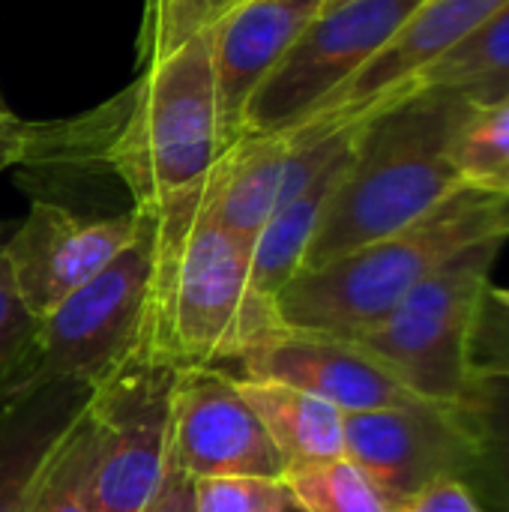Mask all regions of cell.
Instances as JSON below:
<instances>
[{
  "mask_svg": "<svg viewBox=\"0 0 509 512\" xmlns=\"http://www.w3.org/2000/svg\"><path fill=\"white\" fill-rule=\"evenodd\" d=\"M141 210L153 216V264L132 357L222 369L285 330L276 303L252 288V240L210 213V174Z\"/></svg>",
  "mask_w": 509,
  "mask_h": 512,
  "instance_id": "cell-1",
  "label": "cell"
},
{
  "mask_svg": "<svg viewBox=\"0 0 509 512\" xmlns=\"http://www.w3.org/2000/svg\"><path fill=\"white\" fill-rule=\"evenodd\" d=\"M471 108L456 90L411 87L369 114L303 270L393 237L456 195L465 183L450 144Z\"/></svg>",
  "mask_w": 509,
  "mask_h": 512,
  "instance_id": "cell-2",
  "label": "cell"
},
{
  "mask_svg": "<svg viewBox=\"0 0 509 512\" xmlns=\"http://www.w3.org/2000/svg\"><path fill=\"white\" fill-rule=\"evenodd\" d=\"M495 237L509 240V195L462 186L411 228L300 270L273 300L279 324L351 342L381 324L453 255Z\"/></svg>",
  "mask_w": 509,
  "mask_h": 512,
  "instance_id": "cell-3",
  "label": "cell"
},
{
  "mask_svg": "<svg viewBox=\"0 0 509 512\" xmlns=\"http://www.w3.org/2000/svg\"><path fill=\"white\" fill-rule=\"evenodd\" d=\"M126 105L102 156L129 186L132 207H153L198 186L228 147L216 102L213 27L147 63Z\"/></svg>",
  "mask_w": 509,
  "mask_h": 512,
  "instance_id": "cell-4",
  "label": "cell"
},
{
  "mask_svg": "<svg viewBox=\"0 0 509 512\" xmlns=\"http://www.w3.org/2000/svg\"><path fill=\"white\" fill-rule=\"evenodd\" d=\"M507 240H483L429 273L381 324L351 339L399 384L429 402H453L468 381L477 306Z\"/></svg>",
  "mask_w": 509,
  "mask_h": 512,
  "instance_id": "cell-5",
  "label": "cell"
},
{
  "mask_svg": "<svg viewBox=\"0 0 509 512\" xmlns=\"http://www.w3.org/2000/svg\"><path fill=\"white\" fill-rule=\"evenodd\" d=\"M150 264L153 216L141 210L138 237L96 279L39 321L33 366L9 399L57 381H75L93 390L111 378L135 351Z\"/></svg>",
  "mask_w": 509,
  "mask_h": 512,
  "instance_id": "cell-6",
  "label": "cell"
},
{
  "mask_svg": "<svg viewBox=\"0 0 509 512\" xmlns=\"http://www.w3.org/2000/svg\"><path fill=\"white\" fill-rule=\"evenodd\" d=\"M426 0H342L324 6L279 66L252 93L240 135L297 129L330 93L354 78Z\"/></svg>",
  "mask_w": 509,
  "mask_h": 512,
  "instance_id": "cell-7",
  "label": "cell"
},
{
  "mask_svg": "<svg viewBox=\"0 0 509 512\" xmlns=\"http://www.w3.org/2000/svg\"><path fill=\"white\" fill-rule=\"evenodd\" d=\"M177 369L129 357L96 384L87 414L96 432V512H144L168 459V414Z\"/></svg>",
  "mask_w": 509,
  "mask_h": 512,
  "instance_id": "cell-8",
  "label": "cell"
},
{
  "mask_svg": "<svg viewBox=\"0 0 509 512\" xmlns=\"http://www.w3.org/2000/svg\"><path fill=\"white\" fill-rule=\"evenodd\" d=\"M168 450L192 480L258 477L282 483L288 468L267 429L219 366L177 369L168 414Z\"/></svg>",
  "mask_w": 509,
  "mask_h": 512,
  "instance_id": "cell-9",
  "label": "cell"
},
{
  "mask_svg": "<svg viewBox=\"0 0 509 512\" xmlns=\"http://www.w3.org/2000/svg\"><path fill=\"white\" fill-rule=\"evenodd\" d=\"M141 231V210L87 219L54 201H33L6 234V261L21 303L36 321L96 279Z\"/></svg>",
  "mask_w": 509,
  "mask_h": 512,
  "instance_id": "cell-10",
  "label": "cell"
},
{
  "mask_svg": "<svg viewBox=\"0 0 509 512\" xmlns=\"http://www.w3.org/2000/svg\"><path fill=\"white\" fill-rule=\"evenodd\" d=\"M345 456L402 510L429 483L462 480L468 444L450 402L411 399L345 414Z\"/></svg>",
  "mask_w": 509,
  "mask_h": 512,
  "instance_id": "cell-11",
  "label": "cell"
},
{
  "mask_svg": "<svg viewBox=\"0 0 509 512\" xmlns=\"http://www.w3.org/2000/svg\"><path fill=\"white\" fill-rule=\"evenodd\" d=\"M507 3L509 0H426L405 21V27L354 78L330 93L300 126L333 132L351 123H363L381 105L411 90L435 60L480 30Z\"/></svg>",
  "mask_w": 509,
  "mask_h": 512,
  "instance_id": "cell-12",
  "label": "cell"
},
{
  "mask_svg": "<svg viewBox=\"0 0 509 512\" xmlns=\"http://www.w3.org/2000/svg\"><path fill=\"white\" fill-rule=\"evenodd\" d=\"M234 366V378L282 384L318 396L342 414H363L420 399L357 345L318 333L279 330L246 348Z\"/></svg>",
  "mask_w": 509,
  "mask_h": 512,
  "instance_id": "cell-13",
  "label": "cell"
},
{
  "mask_svg": "<svg viewBox=\"0 0 509 512\" xmlns=\"http://www.w3.org/2000/svg\"><path fill=\"white\" fill-rule=\"evenodd\" d=\"M324 3L327 0H240L213 24V72L225 144L240 138L252 93L318 18Z\"/></svg>",
  "mask_w": 509,
  "mask_h": 512,
  "instance_id": "cell-14",
  "label": "cell"
},
{
  "mask_svg": "<svg viewBox=\"0 0 509 512\" xmlns=\"http://www.w3.org/2000/svg\"><path fill=\"white\" fill-rule=\"evenodd\" d=\"M87 399L90 387L57 381L0 402V512L30 510L54 447L81 417Z\"/></svg>",
  "mask_w": 509,
  "mask_h": 512,
  "instance_id": "cell-15",
  "label": "cell"
},
{
  "mask_svg": "<svg viewBox=\"0 0 509 512\" xmlns=\"http://www.w3.org/2000/svg\"><path fill=\"white\" fill-rule=\"evenodd\" d=\"M288 135H240L210 171V213L243 240L258 237L285 204Z\"/></svg>",
  "mask_w": 509,
  "mask_h": 512,
  "instance_id": "cell-16",
  "label": "cell"
},
{
  "mask_svg": "<svg viewBox=\"0 0 509 512\" xmlns=\"http://www.w3.org/2000/svg\"><path fill=\"white\" fill-rule=\"evenodd\" d=\"M450 408L468 444L459 483L480 512H509V378L471 375Z\"/></svg>",
  "mask_w": 509,
  "mask_h": 512,
  "instance_id": "cell-17",
  "label": "cell"
},
{
  "mask_svg": "<svg viewBox=\"0 0 509 512\" xmlns=\"http://www.w3.org/2000/svg\"><path fill=\"white\" fill-rule=\"evenodd\" d=\"M354 144H357V138L297 198H291L285 207H279L267 219V225L258 231V237L252 243V288L261 297L276 300V294L303 270L306 252H309L315 231L327 213V204L348 171Z\"/></svg>",
  "mask_w": 509,
  "mask_h": 512,
  "instance_id": "cell-18",
  "label": "cell"
},
{
  "mask_svg": "<svg viewBox=\"0 0 509 512\" xmlns=\"http://www.w3.org/2000/svg\"><path fill=\"white\" fill-rule=\"evenodd\" d=\"M288 471L345 456V414L309 393L234 378Z\"/></svg>",
  "mask_w": 509,
  "mask_h": 512,
  "instance_id": "cell-19",
  "label": "cell"
},
{
  "mask_svg": "<svg viewBox=\"0 0 509 512\" xmlns=\"http://www.w3.org/2000/svg\"><path fill=\"white\" fill-rule=\"evenodd\" d=\"M414 87L456 90L471 105H489L509 96V3L435 60Z\"/></svg>",
  "mask_w": 509,
  "mask_h": 512,
  "instance_id": "cell-20",
  "label": "cell"
},
{
  "mask_svg": "<svg viewBox=\"0 0 509 512\" xmlns=\"http://www.w3.org/2000/svg\"><path fill=\"white\" fill-rule=\"evenodd\" d=\"M282 483L300 512H399L372 483V477L348 456L294 468Z\"/></svg>",
  "mask_w": 509,
  "mask_h": 512,
  "instance_id": "cell-21",
  "label": "cell"
},
{
  "mask_svg": "<svg viewBox=\"0 0 509 512\" xmlns=\"http://www.w3.org/2000/svg\"><path fill=\"white\" fill-rule=\"evenodd\" d=\"M450 159L465 186L509 195V96L468 111L453 135Z\"/></svg>",
  "mask_w": 509,
  "mask_h": 512,
  "instance_id": "cell-22",
  "label": "cell"
},
{
  "mask_svg": "<svg viewBox=\"0 0 509 512\" xmlns=\"http://www.w3.org/2000/svg\"><path fill=\"white\" fill-rule=\"evenodd\" d=\"M96 432L87 408L54 447L27 512H96Z\"/></svg>",
  "mask_w": 509,
  "mask_h": 512,
  "instance_id": "cell-23",
  "label": "cell"
},
{
  "mask_svg": "<svg viewBox=\"0 0 509 512\" xmlns=\"http://www.w3.org/2000/svg\"><path fill=\"white\" fill-rule=\"evenodd\" d=\"M6 234L9 231L0 225V402H6L27 378L39 339V321L21 303L9 273V261L3 252Z\"/></svg>",
  "mask_w": 509,
  "mask_h": 512,
  "instance_id": "cell-24",
  "label": "cell"
},
{
  "mask_svg": "<svg viewBox=\"0 0 509 512\" xmlns=\"http://www.w3.org/2000/svg\"><path fill=\"white\" fill-rule=\"evenodd\" d=\"M288 489L258 477L195 480V512H285Z\"/></svg>",
  "mask_w": 509,
  "mask_h": 512,
  "instance_id": "cell-25",
  "label": "cell"
},
{
  "mask_svg": "<svg viewBox=\"0 0 509 512\" xmlns=\"http://www.w3.org/2000/svg\"><path fill=\"white\" fill-rule=\"evenodd\" d=\"M471 375L509 378V309L492 297L489 288L477 306L468 339V378Z\"/></svg>",
  "mask_w": 509,
  "mask_h": 512,
  "instance_id": "cell-26",
  "label": "cell"
},
{
  "mask_svg": "<svg viewBox=\"0 0 509 512\" xmlns=\"http://www.w3.org/2000/svg\"><path fill=\"white\" fill-rule=\"evenodd\" d=\"M240 0H174L162 18V27L156 33V42L147 54V63H153L156 57L168 54L171 48H177L180 42H186L189 36L210 30L228 9H234ZM144 63V66H147ZM141 66V69H144Z\"/></svg>",
  "mask_w": 509,
  "mask_h": 512,
  "instance_id": "cell-27",
  "label": "cell"
},
{
  "mask_svg": "<svg viewBox=\"0 0 509 512\" xmlns=\"http://www.w3.org/2000/svg\"><path fill=\"white\" fill-rule=\"evenodd\" d=\"M144 512H195V480L180 468L171 450L165 459L159 489L153 492Z\"/></svg>",
  "mask_w": 509,
  "mask_h": 512,
  "instance_id": "cell-28",
  "label": "cell"
},
{
  "mask_svg": "<svg viewBox=\"0 0 509 512\" xmlns=\"http://www.w3.org/2000/svg\"><path fill=\"white\" fill-rule=\"evenodd\" d=\"M399 512H480V507L456 477H447L420 489Z\"/></svg>",
  "mask_w": 509,
  "mask_h": 512,
  "instance_id": "cell-29",
  "label": "cell"
},
{
  "mask_svg": "<svg viewBox=\"0 0 509 512\" xmlns=\"http://www.w3.org/2000/svg\"><path fill=\"white\" fill-rule=\"evenodd\" d=\"M39 144L42 138H33V129L21 123L0 96V165L27 162L30 156L39 153Z\"/></svg>",
  "mask_w": 509,
  "mask_h": 512,
  "instance_id": "cell-30",
  "label": "cell"
},
{
  "mask_svg": "<svg viewBox=\"0 0 509 512\" xmlns=\"http://www.w3.org/2000/svg\"><path fill=\"white\" fill-rule=\"evenodd\" d=\"M174 0H144V15H141V33H138V63H147V54L156 42V33L162 27V18Z\"/></svg>",
  "mask_w": 509,
  "mask_h": 512,
  "instance_id": "cell-31",
  "label": "cell"
},
{
  "mask_svg": "<svg viewBox=\"0 0 509 512\" xmlns=\"http://www.w3.org/2000/svg\"><path fill=\"white\" fill-rule=\"evenodd\" d=\"M489 291H492V297H495L498 303H504L509 309V288H495V285H489Z\"/></svg>",
  "mask_w": 509,
  "mask_h": 512,
  "instance_id": "cell-32",
  "label": "cell"
},
{
  "mask_svg": "<svg viewBox=\"0 0 509 512\" xmlns=\"http://www.w3.org/2000/svg\"><path fill=\"white\" fill-rule=\"evenodd\" d=\"M285 512H300L294 504H291V498H288V507H285Z\"/></svg>",
  "mask_w": 509,
  "mask_h": 512,
  "instance_id": "cell-33",
  "label": "cell"
},
{
  "mask_svg": "<svg viewBox=\"0 0 509 512\" xmlns=\"http://www.w3.org/2000/svg\"><path fill=\"white\" fill-rule=\"evenodd\" d=\"M333 3H342V0H327V3H324V6H333Z\"/></svg>",
  "mask_w": 509,
  "mask_h": 512,
  "instance_id": "cell-34",
  "label": "cell"
}]
</instances>
